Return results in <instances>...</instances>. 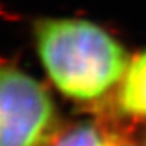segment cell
I'll list each match as a JSON object with an SVG mask.
<instances>
[{
  "mask_svg": "<svg viewBox=\"0 0 146 146\" xmlns=\"http://www.w3.org/2000/svg\"><path fill=\"white\" fill-rule=\"evenodd\" d=\"M54 146H116L114 138L99 127L83 123L68 130L58 138Z\"/></svg>",
  "mask_w": 146,
  "mask_h": 146,
  "instance_id": "obj_4",
  "label": "cell"
},
{
  "mask_svg": "<svg viewBox=\"0 0 146 146\" xmlns=\"http://www.w3.org/2000/svg\"><path fill=\"white\" fill-rule=\"evenodd\" d=\"M118 104L125 114L146 118V50L127 65L120 80Z\"/></svg>",
  "mask_w": 146,
  "mask_h": 146,
  "instance_id": "obj_3",
  "label": "cell"
},
{
  "mask_svg": "<svg viewBox=\"0 0 146 146\" xmlns=\"http://www.w3.org/2000/svg\"><path fill=\"white\" fill-rule=\"evenodd\" d=\"M57 126L47 89L29 73L4 65L0 73V146H47Z\"/></svg>",
  "mask_w": 146,
  "mask_h": 146,
  "instance_id": "obj_2",
  "label": "cell"
},
{
  "mask_svg": "<svg viewBox=\"0 0 146 146\" xmlns=\"http://www.w3.org/2000/svg\"><path fill=\"white\" fill-rule=\"evenodd\" d=\"M35 46L56 88L74 100H95L120 81L127 69L123 46L104 29L74 18L43 19Z\"/></svg>",
  "mask_w": 146,
  "mask_h": 146,
  "instance_id": "obj_1",
  "label": "cell"
}]
</instances>
